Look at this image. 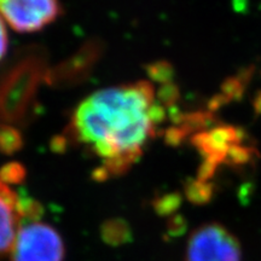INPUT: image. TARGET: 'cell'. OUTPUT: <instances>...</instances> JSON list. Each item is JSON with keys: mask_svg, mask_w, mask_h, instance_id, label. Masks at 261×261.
Masks as SVG:
<instances>
[{"mask_svg": "<svg viewBox=\"0 0 261 261\" xmlns=\"http://www.w3.org/2000/svg\"><path fill=\"white\" fill-rule=\"evenodd\" d=\"M254 73H255V67H254V65H249V67H246V68H242V69H240V71L237 73V76L240 77V79L242 80L243 83L248 86L253 79Z\"/></svg>", "mask_w": 261, "mask_h": 261, "instance_id": "obj_21", "label": "cell"}, {"mask_svg": "<svg viewBox=\"0 0 261 261\" xmlns=\"http://www.w3.org/2000/svg\"><path fill=\"white\" fill-rule=\"evenodd\" d=\"M247 87V85L237 75H234V76L226 77L223 81L220 87V93H223L230 100V103L238 102V100H241L243 98Z\"/></svg>", "mask_w": 261, "mask_h": 261, "instance_id": "obj_11", "label": "cell"}, {"mask_svg": "<svg viewBox=\"0 0 261 261\" xmlns=\"http://www.w3.org/2000/svg\"><path fill=\"white\" fill-rule=\"evenodd\" d=\"M46 58L40 52L17 57L0 77V127H18L29 121L40 85L46 83Z\"/></svg>", "mask_w": 261, "mask_h": 261, "instance_id": "obj_2", "label": "cell"}, {"mask_svg": "<svg viewBox=\"0 0 261 261\" xmlns=\"http://www.w3.org/2000/svg\"><path fill=\"white\" fill-rule=\"evenodd\" d=\"M228 103H230V100H228L223 93H218V94H214V96L212 97L210 100H208L207 109H208V112L215 113L217 110H219L221 107L226 106V104H228Z\"/></svg>", "mask_w": 261, "mask_h": 261, "instance_id": "obj_19", "label": "cell"}, {"mask_svg": "<svg viewBox=\"0 0 261 261\" xmlns=\"http://www.w3.org/2000/svg\"><path fill=\"white\" fill-rule=\"evenodd\" d=\"M149 75L154 81L161 84L171 83L173 75H174V68L168 62L162 61L154 63L149 68Z\"/></svg>", "mask_w": 261, "mask_h": 261, "instance_id": "obj_13", "label": "cell"}, {"mask_svg": "<svg viewBox=\"0 0 261 261\" xmlns=\"http://www.w3.org/2000/svg\"><path fill=\"white\" fill-rule=\"evenodd\" d=\"M9 47V38H8V32H6L5 22L4 19L0 16V60L6 55Z\"/></svg>", "mask_w": 261, "mask_h": 261, "instance_id": "obj_20", "label": "cell"}, {"mask_svg": "<svg viewBox=\"0 0 261 261\" xmlns=\"http://www.w3.org/2000/svg\"><path fill=\"white\" fill-rule=\"evenodd\" d=\"M187 261H242L236 234L220 223H207L192 231L188 240Z\"/></svg>", "mask_w": 261, "mask_h": 261, "instance_id": "obj_3", "label": "cell"}, {"mask_svg": "<svg viewBox=\"0 0 261 261\" xmlns=\"http://www.w3.org/2000/svg\"><path fill=\"white\" fill-rule=\"evenodd\" d=\"M154 85L137 81L96 91L71 113L58 145H75L99 162L97 180L125 174L167 119Z\"/></svg>", "mask_w": 261, "mask_h": 261, "instance_id": "obj_1", "label": "cell"}, {"mask_svg": "<svg viewBox=\"0 0 261 261\" xmlns=\"http://www.w3.org/2000/svg\"><path fill=\"white\" fill-rule=\"evenodd\" d=\"M248 0H232V8L236 12H246L248 10Z\"/></svg>", "mask_w": 261, "mask_h": 261, "instance_id": "obj_23", "label": "cell"}, {"mask_svg": "<svg viewBox=\"0 0 261 261\" xmlns=\"http://www.w3.org/2000/svg\"><path fill=\"white\" fill-rule=\"evenodd\" d=\"M64 255L63 240L56 228L31 220L19 228L10 261H63Z\"/></svg>", "mask_w": 261, "mask_h": 261, "instance_id": "obj_4", "label": "cell"}, {"mask_svg": "<svg viewBox=\"0 0 261 261\" xmlns=\"http://www.w3.org/2000/svg\"><path fill=\"white\" fill-rule=\"evenodd\" d=\"M189 135L180 126H172L165 130V139L168 145L178 146L184 142Z\"/></svg>", "mask_w": 261, "mask_h": 261, "instance_id": "obj_18", "label": "cell"}, {"mask_svg": "<svg viewBox=\"0 0 261 261\" xmlns=\"http://www.w3.org/2000/svg\"><path fill=\"white\" fill-rule=\"evenodd\" d=\"M24 219V201L10 185L0 180V261L11 253Z\"/></svg>", "mask_w": 261, "mask_h": 261, "instance_id": "obj_7", "label": "cell"}, {"mask_svg": "<svg viewBox=\"0 0 261 261\" xmlns=\"http://www.w3.org/2000/svg\"><path fill=\"white\" fill-rule=\"evenodd\" d=\"M253 110L256 117L261 116V90L257 91L253 98Z\"/></svg>", "mask_w": 261, "mask_h": 261, "instance_id": "obj_22", "label": "cell"}, {"mask_svg": "<svg viewBox=\"0 0 261 261\" xmlns=\"http://www.w3.org/2000/svg\"><path fill=\"white\" fill-rule=\"evenodd\" d=\"M24 177V171L21 166L10 165L6 166L0 172V180L4 181L5 184H11V182L21 181Z\"/></svg>", "mask_w": 261, "mask_h": 261, "instance_id": "obj_15", "label": "cell"}, {"mask_svg": "<svg viewBox=\"0 0 261 261\" xmlns=\"http://www.w3.org/2000/svg\"><path fill=\"white\" fill-rule=\"evenodd\" d=\"M220 163L213 161V160L204 159L203 162L201 163V166L198 167L197 171V180L201 181H210L211 179H213L215 175V172H217L218 166Z\"/></svg>", "mask_w": 261, "mask_h": 261, "instance_id": "obj_17", "label": "cell"}, {"mask_svg": "<svg viewBox=\"0 0 261 261\" xmlns=\"http://www.w3.org/2000/svg\"><path fill=\"white\" fill-rule=\"evenodd\" d=\"M180 202H181L180 195L171 194V195L165 196V197L160 198L158 203H156V208H158L160 213L168 214L177 210L179 205H180Z\"/></svg>", "mask_w": 261, "mask_h": 261, "instance_id": "obj_16", "label": "cell"}, {"mask_svg": "<svg viewBox=\"0 0 261 261\" xmlns=\"http://www.w3.org/2000/svg\"><path fill=\"white\" fill-rule=\"evenodd\" d=\"M21 140L19 132L15 127H0V150L4 152H14L19 149Z\"/></svg>", "mask_w": 261, "mask_h": 261, "instance_id": "obj_12", "label": "cell"}, {"mask_svg": "<svg viewBox=\"0 0 261 261\" xmlns=\"http://www.w3.org/2000/svg\"><path fill=\"white\" fill-rule=\"evenodd\" d=\"M179 97H180L179 87L173 83L162 84V86L158 91V98L160 102L166 108H168V109L175 106V103L179 100Z\"/></svg>", "mask_w": 261, "mask_h": 261, "instance_id": "obj_14", "label": "cell"}, {"mask_svg": "<svg viewBox=\"0 0 261 261\" xmlns=\"http://www.w3.org/2000/svg\"><path fill=\"white\" fill-rule=\"evenodd\" d=\"M185 196L192 204L203 205L213 200L215 185L211 181H201L197 179H190L184 185Z\"/></svg>", "mask_w": 261, "mask_h": 261, "instance_id": "obj_8", "label": "cell"}, {"mask_svg": "<svg viewBox=\"0 0 261 261\" xmlns=\"http://www.w3.org/2000/svg\"><path fill=\"white\" fill-rule=\"evenodd\" d=\"M218 117L212 112H194V113H185L184 120H182L180 127L185 129V132L189 136L195 135V133L203 132L207 130L208 127L217 126Z\"/></svg>", "mask_w": 261, "mask_h": 261, "instance_id": "obj_9", "label": "cell"}, {"mask_svg": "<svg viewBox=\"0 0 261 261\" xmlns=\"http://www.w3.org/2000/svg\"><path fill=\"white\" fill-rule=\"evenodd\" d=\"M61 14L60 0H0V16L19 33L41 31Z\"/></svg>", "mask_w": 261, "mask_h": 261, "instance_id": "obj_5", "label": "cell"}, {"mask_svg": "<svg viewBox=\"0 0 261 261\" xmlns=\"http://www.w3.org/2000/svg\"><path fill=\"white\" fill-rule=\"evenodd\" d=\"M259 155V151L253 146L234 144L230 145V148H228L225 162L230 163L233 167H241V166H246L250 163L255 156Z\"/></svg>", "mask_w": 261, "mask_h": 261, "instance_id": "obj_10", "label": "cell"}, {"mask_svg": "<svg viewBox=\"0 0 261 261\" xmlns=\"http://www.w3.org/2000/svg\"><path fill=\"white\" fill-rule=\"evenodd\" d=\"M102 46L98 41L85 44L79 51L56 68L48 69L46 83L52 86H71L80 84L89 76L100 57Z\"/></svg>", "mask_w": 261, "mask_h": 261, "instance_id": "obj_6", "label": "cell"}]
</instances>
